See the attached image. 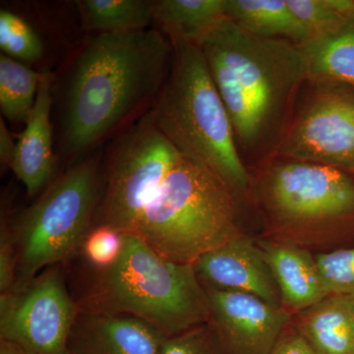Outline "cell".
I'll use <instances>...</instances> for the list:
<instances>
[{
    "instance_id": "6da1fadb",
    "label": "cell",
    "mask_w": 354,
    "mask_h": 354,
    "mask_svg": "<svg viewBox=\"0 0 354 354\" xmlns=\"http://www.w3.org/2000/svg\"><path fill=\"white\" fill-rule=\"evenodd\" d=\"M174 44L158 28L95 34L70 70L62 140L82 153L157 99L171 70Z\"/></svg>"
},
{
    "instance_id": "ffe728a7",
    "label": "cell",
    "mask_w": 354,
    "mask_h": 354,
    "mask_svg": "<svg viewBox=\"0 0 354 354\" xmlns=\"http://www.w3.org/2000/svg\"><path fill=\"white\" fill-rule=\"evenodd\" d=\"M76 4L85 31H138L155 23L156 1L150 0H81Z\"/></svg>"
},
{
    "instance_id": "ac0fdd59",
    "label": "cell",
    "mask_w": 354,
    "mask_h": 354,
    "mask_svg": "<svg viewBox=\"0 0 354 354\" xmlns=\"http://www.w3.org/2000/svg\"><path fill=\"white\" fill-rule=\"evenodd\" d=\"M223 11L228 19L261 38L297 44L309 41L308 34L286 0H223Z\"/></svg>"
},
{
    "instance_id": "2e32d148",
    "label": "cell",
    "mask_w": 354,
    "mask_h": 354,
    "mask_svg": "<svg viewBox=\"0 0 354 354\" xmlns=\"http://www.w3.org/2000/svg\"><path fill=\"white\" fill-rule=\"evenodd\" d=\"M297 330L316 354H354V295H329L300 312Z\"/></svg>"
},
{
    "instance_id": "e0dca14e",
    "label": "cell",
    "mask_w": 354,
    "mask_h": 354,
    "mask_svg": "<svg viewBox=\"0 0 354 354\" xmlns=\"http://www.w3.org/2000/svg\"><path fill=\"white\" fill-rule=\"evenodd\" d=\"M299 46L306 64V81L354 87V12L334 31Z\"/></svg>"
},
{
    "instance_id": "f546056e",
    "label": "cell",
    "mask_w": 354,
    "mask_h": 354,
    "mask_svg": "<svg viewBox=\"0 0 354 354\" xmlns=\"http://www.w3.org/2000/svg\"><path fill=\"white\" fill-rule=\"evenodd\" d=\"M0 354H24L15 344L0 339Z\"/></svg>"
},
{
    "instance_id": "5bb4252c",
    "label": "cell",
    "mask_w": 354,
    "mask_h": 354,
    "mask_svg": "<svg viewBox=\"0 0 354 354\" xmlns=\"http://www.w3.org/2000/svg\"><path fill=\"white\" fill-rule=\"evenodd\" d=\"M51 104V75L44 73L34 109L26 122L24 131L16 142L11 167L29 197L46 189L53 181L55 160L50 123Z\"/></svg>"
},
{
    "instance_id": "8992f818",
    "label": "cell",
    "mask_w": 354,
    "mask_h": 354,
    "mask_svg": "<svg viewBox=\"0 0 354 354\" xmlns=\"http://www.w3.org/2000/svg\"><path fill=\"white\" fill-rule=\"evenodd\" d=\"M97 165V158H86L51 181L11 227L15 286L80 254L99 208Z\"/></svg>"
},
{
    "instance_id": "cb8c5ba5",
    "label": "cell",
    "mask_w": 354,
    "mask_h": 354,
    "mask_svg": "<svg viewBox=\"0 0 354 354\" xmlns=\"http://www.w3.org/2000/svg\"><path fill=\"white\" fill-rule=\"evenodd\" d=\"M124 246V234L104 225L92 227L80 254L92 271H104L115 264L120 258Z\"/></svg>"
},
{
    "instance_id": "9a60e30c",
    "label": "cell",
    "mask_w": 354,
    "mask_h": 354,
    "mask_svg": "<svg viewBox=\"0 0 354 354\" xmlns=\"http://www.w3.org/2000/svg\"><path fill=\"white\" fill-rule=\"evenodd\" d=\"M259 247L288 311L300 313L328 297L315 257L288 244L261 242Z\"/></svg>"
},
{
    "instance_id": "d4e9b609",
    "label": "cell",
    "mask_w": 354,
    "mask_h": 354,
    "mask_svg": "<svg viewBox=\"0 0 354 354\" xmlns=\"http://www.w3.org/2000/svg\"><path fill=\"white\" fill-rule=\"evenodd\" d=\"M315 261L328 297L354 295V248L319 254Z\"/></svg>"
},
{
    "instance_id": "5b68a950",
    "label": "cell",
    "mask_w": 354,
    "mask_h": 354,
    "mask_svg": "<svg viewBox=\"0 0 354 354\" xmlns=\"http://www.w3.org/2000/svg\"><path fill=\"white\" fill-rule=\"evenodd\" d=\"M130 234L165 259L193 266L239 234L234 193L214 172L181 155Z\"/></svg>"
},
{
    "instance_id": "3957f363",
    "label": "cell",
    "mask_w": 354,
    "mask_h": 354,
    "mask_svg": "<svg viewBox=\"0 0 354 354\" xmlns=\"http://www.w3.org/2000/svg\"><path fill=\"white\" fill-rule=\"evenodd\" d=\"M76 304L83 313L134 317L165 337L209 324L211 318L194 267L160 257L134 234H124L115 264L93 271Z\"/></svg>"
},
{
    "instance_id": "f1b7e54d",
    "label": "cell",
    "mask_w": 354,
    "mask_h": 354,
    "mask_svg": "<svg viewBox=\"0 0 354 354\" xmlns=\"http://www.w3.org/2000/svg\"><path fill=\"white\" fill-rule=\"evenodd\" d=\"M16 142L9 132L3 118H0V162L2 169L12 167L14 156H15Z\"/></svg>"
},
{
    "instance_id": "30bf717a",
    "label": "cell",
    "mask_w": 354,
    "mask_h": 354,
    "mask_svg": "<svg viewBox=\"0 0 354 354\" xmlns=\"http://www.w3.org/2000/svg\"><path fill=\"white\" fill-rule=\"evenodd\" d=\"M265 188L272 212L288 223H322L354 213L353 179L329 165L283 158L270 167Z\"/></svg>"
},
{
    "instance_id": "603a6c76",
    "label": "cell",
    "mask_w": 354,
    "mask_h": 354,
    "mask_svg": "<svg viewBox=\"0 0 354 354\" xmlns=\"http://www.w3.org/2000/svg\"><path fill=\"white\" fill-rule=\"evenodd\" d=\"M0 48L2 53L23 64L38 62L44 51L43 41L32 26L3 9L0 11Z\"/></svg>"
},
{
    "instance_id": "ba28073f",
    "label": "cell",
    "mask_w": 354,
    "mask_h": 354,
    "mask_svg": "<svg viewBox=\"0 0 354 354\" xmlns=\"http://www.w3.org/2000/svg\"><path fill=\"white\" fill-rule=\"evenodd\" d=\"M308 84L274 153L354 174V87Z\"/></svg>"
},
{
    "instance_id": "83f0119b",
    "label": "cell",
    "mask_w": 354,
    "mask_h": 354,
    "mask_svg": "<svg viewBox=\"0 0 354 354\" xmlns=\"http://www.w3.org/2000/svg\"><path fill=\"white\" fill-rule=\"evenodd\" d=\"M270 354H316L298 330L283 332Z\"/></svg>"
},
{
    "instance_id": "44dd1931",
    "label": "cell",
    "mask_w": 354,
    "mask_h": 354,
    "mask_svg": "<svg viewBox=\"0 0 354 354\" xmlns=\"http://www.w3.org/2000/svg\"><path fill=\"white\" fill-rule=\"evenodd\" d=\"M44 73L1 53L0 55V109L2 118L27 122Z\"/></svg>"
},
{
    "instance_id": "484cf974",
    "label": "cell",
    "mask_w": 354,
    "mask_h": 354,
    "mask_svg": "<svg viewBox=\"0 0 354 354\" xmlns=\"http://www.w3.org/2000/svg\"><path fill=\"white\" fill-rule=\"evenodd\" d=\"M160 354H223L209 324L167 337Z\"/></svg>"
},
{
    "instance_id": "4fadbf2b",
    "label": "cell",
    "mask_w": 354,
    "mask_h": 354,
    "mask_svg": "<svg viewBox=\"0 0 354 354\" xmlns=\"http://www.w3.org/2000/svg\"><path fill=\"white\" fill-rule=\"evenodd\" d=\"M165 339L134 317L79 312L69 351L71 354H160Z\"/></svg>"
},
{
    "instance_id": "4316f807",
    "label": "cell",
    "mask_w": 354,
    "mask_h": 354,
    "mask_svg": "<svg viewBox=\"0 0 354 354\" xmlns=\"http://www.w3.org/2000/svg\"><path fill=\"white\" fill-rule=\"evenodd\" d=\"M16 283V253L11 228L2 223L0 235V290H10Z\"/></svg>"
},
{
    "instance_id": "7a4b0ae2",
    "label": "cell",
    "mask_w": 354,
    "mask_h": 354,
    "mask_svg": "<svg viewBox=\"0 0 354 354\" xmlns=\"http://www.w3.org/2000/svg\"><path fill=\"white\" fill-rule=\"evenodd\" d=\"M196 44L232 121L237 146L247 153L270 144L276 149L307 79L299 44L261 38L227 17Z\"/></svg>"
},
{
    "instance_id": "8fae6325",
    "label": "cell",
    "mask_w": 354,
    "mask_h": 354,
    "mask_svg": "<svg viewBox=\"0 0 354 354\" xmlns=\"http://www.w3.org/2000/svg\"><path fill=\"white\" fill-rule=\"evenodd\" d=\"M205 290L209 324L223 354L271 353L290 322V311L249 293Z\"/></svg>"
},
{
    "instance_id": "7c38bea8",
    "label": "cell",
    "mask_w": 354,
    "mask_h": 354,
    "mask_svg": "<svg viewBox=\"0 0 354 354\" xmlns=\"http://www.w3.org/2000/svg\"><path fill=\"white\" fill-rule=\"evenodd\" d=\"M193 267L204 288L249 293L283 306L260 247L241 234L203 255Z\"/></svg>"
},
{
    "instance_id": "7402d4cb",
    "label": "cell",
    "mask_w": 354,
    "mask_h": 354,
    "mask_svg": "<svg viewBox=\"0 0 354 354\" xmlns=\"http://www.w3.org/2000/svg\"><path fill=\"white\" fill-rule=\"evenodd\" d=\"M310 39L321 38L354 12V0H286Z\"/></svg>"
},
{
    "instance_id": "52a82bcc",
    "label": "cell",
    "mask_w": 354,
    "mask_h": 354,
    "mask_svg": "<svg viewBox=\"0 0 354 354\" xmlns=\"http://www.w3.org/2000/svg\"><path fill=\"white\" fill-rule=\"evenodd\" d=\"M180 156L147 111L111 148L106 187L97 208L99 225L132 234Z\"/></svg>"
},
{
    "instance_id": "d6986e66",
    "label": "cell",
    "mask_w": 354,
    "mask_h": 354,
    "mask_svg": "<svg viewBox=\"0 0 354 354\" xmlns=\"http://www.w3.org/2000/svg\"><path fill=\"white\" fill-rule=\"evenodd\" d=\"M225 17L223 0L156 1L155 23L172 44H197Z\"/></svg>"
},
{
    "instance_id": "9c48e42d",
    "label": "cell",
    "mask_w": 354,
    "mask_h": 354,
    "mask_svg": "<svg viewBox=\"0 0 354 354\" xmlns=\"http://www.w3.org/2000/svg\"><path fill=\"white\" fill-rule=\"evenodd\" d=\"M79 310L59 266L0 295V339L24 354H71L69 339Z\"/></svg>"
},
{
    "instance_id": "277c9868",
    "label": "cell",
    "mask_w": 354,
    "mask_h": 354,
    "mask_svg": "<svg viewBox=\"0 0 354 354\" xmlns=\"http://www.w3.org/2000/svg\"><path fill=\"white\" fill-rule=\"evenodd\" d=\"M169 76L150 109L156 127L183 157L245 193L249 174L225 104L196 44L178 41Z\"/></svg>"
}]
</instances>
